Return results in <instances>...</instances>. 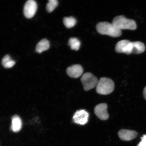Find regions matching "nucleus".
Masks as SVG:
<instances>
[{
	"label": "nucleus",
	"mask_w": 146,
	"mask_h": 146,
	"mask_svg": "<svg viewBox=\"0 0 146 146\" xmlns=\"http://www.w3.org/2000/svg\"><path fill=\"white\" fill-rule=\"evenodd\" d=\"M97 31L102 35L117 37L121 35V31L116 27L112 23L107 22L98 23L96 26Z\"/></svg>",
	"instance_id": "f257e3e1"
},
{
	"label": "nucleus",
	"mask_w": 146,
	"mask_h": 146,
	"mask_svg": "<svg viewBox=\"0 0 146 146\" xmlns=\"http://www.w3.org/2000/svg\"><path fill=\"white\" fill-rule=\"evenodd\" d=\"M112 23L119 30H134L137 28L136 23L134 20L127 19L125 16L120 15L115 17Z\"/></svg>",
	"instance_id": "f03ea898"
},
{
	"label": "nucleus",
	"mask_w": 146,
	"mask_h": 146,
	"mask_svg": "<svg viewBox=\"0 0 146 146\" xmlns=\"http://www.w3.org/2000/svg\"><path fill=\"white\" fill-rule=\"evenodd\" d=\"M114 83L112 80L106 77L102 78L97 85L96 92L102 95L108 94L114 90Z\"/></svg>",
	"instance_id": "7ed1b4c3"
},
{
	"label": "nucleus",
	"mask_w": 146,
	"mask_h": 146,
	"mask_svg": "<svg viewBox=\"0 0 146 146\" xmlns=\"http://www.w3.org/2000/svg\"><path fill=\"white\" fill-rule=\"evenodd\" d=\"M81 81L84 90L87 91L96 86L98 80L95 76L90 72H87L82 76Z\"/></svg>",
	"instance_id": "20e7f679"
},
{
	"label": "nucleus",
	"mask_w": 146,
	"mask_h": 146,
	"mask_svg": "<svg viewBox=\"0 0 146 146\" xmlns=\"http://www.w3.org/2000/svg\"><path fill=\"white\" fill-rule=\"evenodd\" d=\"M37 9V5L33 0L27 1L24 6L23 13L25 17L31 18L35 15Z\"/></svg>",
	"instance_id": "39448f33"
},
{
	"label": "nucleus",
	"mask_w": 146,
	"mask_h": 146,
	"mask_svg": "<svg viewBox=\"0 0 146 146\" xmlns=\"http://www.w3.org/2000/svg\"><path fill=\"white\" fill-rule=\"evenodd\" d=\"M89 113L85 110H78L75 113L73 119L75 123L78 125H84L88 122Z\"/></svg>",
	"instance_id": "423d86ee"
},
{
	"label": "nucleus",
	"mask_w": 146,
	"mask_h": 146,
	"mask_svg": "<svg viewBox=\"0 0 146 146\" xmlns=\"http://www.w3.org/2000/svg\"><path fill=\"white\" fill-rule=\"evenodd\" d=\"M108 106L107 104L101 103L96 105L94 109V112L96 115L100 119L103 120H107L109 118L107 112Z\"/></svg>",
	"instance_id": "0eeeda50"
},
{
	"label": "nucleus",
	"mask_w": 146,
	"mask_h": 146,
	"mask_svg": "<svg viewBox=\"0 0 146 146\" xmlns=\"http://www.w3.org/2000/svg\"><path fill=\"white\" fill-rule=\"evenodd\" d=\"M137 135L136 131L128 129H121L118 132V135L120 139L125 141H131L134 139Z\"/></svg>",
	"instance_id": "6e6552de"
},
{
	"label": "nucleus",
	"mask_w": 146,
	"mask_h": 146,
	"mask_svg": "<svg viewBox=\"0 0 146 146\" xmlns=\"http://www.w3.org/2000/svg\"><path fill=\"white\" fill-rule=\"evenodd\" d=\"M66 71L67 74L71 78H77L83 74V69L81 65L76 64L68 67Z\"/></svg>",
	"instance_id": "1a4fd4ad"
},
{
	"label": "nucleus",
	"mask_w": 146,
	"mask_h": 146,
	"mask_svg": "<svg viewBox=\"0 0 146 146\" xmlns=\"http://www.w3.org/2000/svg\"><path fill=\"white\" fill-rule=\"evenodd\" d=\"M22 127V122L21 118L17 115L12 118V125L11 129L13 132L17 133L21 130Z\"/></svg>",
	"instance_id": "9d476101"
},
{
	"label": "nucleus",
	"mask_w": 146,
	"mask_h": 146,
	"mask_svg": "<svg viewBox=\"0 0 146 146\" xmlns=\"http://www.w3.org/2000/svg\"><path fill=\"white\" fill-rule=\"evenodd\" d=\"M50 47V42L46 39H43L40 41L36 45V51L38 53H41L48 50Z\"/></svg>",
	"instance_id": "9b49d317"
},
{
	"label": "nucleus",
	"mask_w": 146,
	"mask_h": 146,
	"mask_svg": "<svg viewBox=\"0 0 146 146\" xmlns=\"http://www.w3.org/2000/svg\"><path fill=\"white\" fill-rule=\"evenodd\" d=\"M131 41L127 40H123L118 42L115 46V50L118 53H125L126 52L128 46Z\"/></svg>",
	"instance_id": "f8f14e48"
},
{
	"label": "nucleus",
	"mask_w": 146,
	"mask_h": 146,
	"mask_svg": "<svg viewBox=\"0 0 146 146\" xmlns=\"http://www.w3.org/2000/svg\"><path fill=\"white\" fill-rule=\"evenodd\" d=\"M132 53L140 54L145 52V46L143 43L140 41L132 42Z\"/></svg>",
	"instance_id": "ddd939ff"
},
{
	"label": "nucleus",
	"mask_w": 146,
	"mask_h": 146,
	"mask_svg": "<svg viewBox=\"0 0 146 146\" xmlns=\"http://www.w3.org/2000/svg\"><path fill=\"white\" fill-rule=\"evenodd\" d=\"M1 63L5 68H9L13 67L15 64V62L11 58L9 55L7 54L2 60Z\"/></svg>",
	"instance_id": "4468645a"
},
{
	"label": "nucleus",
	"mask_w": 146,
	"mask_h": 146,
	"mask_svg": "<svg viewBox=\"0 0 146 146\" xmlns=\"http://www.w3.org/2000/svg\"><path fill=\"white\" fill-rule=\"evenodd\" d=\"M68 44L72 50L77 51L79 50L81 42L77 38L72 37L69 39Z\"/></svg>",
	"instance_id": "2eb2a0df"
},
{
	"label": "nucleus",
	"mask_w": 146,
	"mask_h": 146,
	"mask_svg": "<svg viewBox=\"0 0 146 146\" xmlns=\"http://www.w3.org/2000/svg\"><path fill=\"white\" fill-rule=\"evenodd\" d=\"M63 22L65 26L68 28H71L75 26L76 21L74 17H65L63 18Z\"/></svg>",
	"instance_id": "dca6fc26"
},
{
	"label": "nucleus",
	"mask_w": 146,
	"mask_h": 146,
	"mask_svg": "<svg viewBox=\"0 0 146 146\" xmlns=\"http://www.w3.org/2000/svg\"><path fill=\"white\" fill-rule=\"evenodd\" d=\"M58 3L56 0H50L46 5V9L47 12L51 13L57 7Z\"/></svg>",
	"instance_id": "f3484780"
},
{
	"label": "nucleus",
	"mask_w": 146,
	"mask_h": 146,
	"mask_svg": "<svg viewBox=\"0 0 146 146\" xmlns=\"http://www.w3.org/2000/svg\"><path fill=\"white\" fill-rule=\"evenodd\" d=\"M141 141L137 146H146V135H145L141 138Z\"/></svg>",
	"instance_id": "a211bd4d"
},
{
	"label": "nucleus",
	"mask_w": 146,
	"mask_h": 146,
	"mask_svg": "<svg viewBox=\"0 0 146 146\" xmlns=\"http://www.w3.org/2000/svg\"><path fill=\"white\" fill-rule=\"evenodd\" d=\"M143 94L144 98L146 100V86L144 89Z\"/></svg>",
	"instance_id": "6ab92c4d"
}]
</instances>
